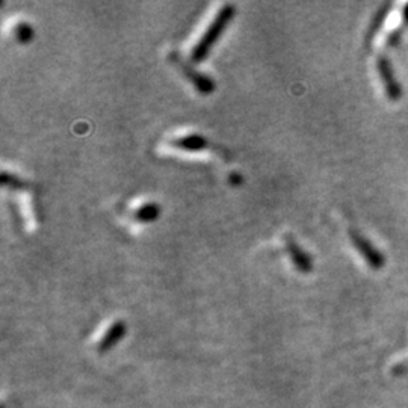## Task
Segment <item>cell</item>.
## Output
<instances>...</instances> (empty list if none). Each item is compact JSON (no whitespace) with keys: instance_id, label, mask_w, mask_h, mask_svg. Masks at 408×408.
<instances>
[{"instance_id":"cell-9","label":"cell","mask_w":408,"mask_h":408,"mask_svg":"<svg viewBox=\"0 0 408 408\" xmlns=\"http://www.w3.org/2000/svg\"><path fill=\"white\" fill-rule=\"evenodd\" d=\"M14 32H16V38L23 44L29 43L33 38V29L26 21H20L18 25L16 26Z\"/></svg>"},{"instance_id":"cell-3","label":"cell","mask_w":408,"mask_h":408,"mask_svg":"<svg viewBox=\"0 0 408 408\" xmlns=\"http://www.w3.org/2000/svg\"><path fill=\"white\" fill-rule=\"evenodd\" d=\"M378 72H380V77L382 80V85L384 89H386V94L392 101H398L402 97V88L399 85V82L396 80L395 72H393V67L392 62L389 61V57L386 56H378Z\"/></svg>"},{"instance_id":"cell-6","label":"cell","mask_w":408,"mask_h":408,"mask_svg":"<svg viewBox=\"0 0 408 408\" xmlns=\"http://www.w3.org/2000/svg\"><path fill=\"white\" fill-rule=\"evenodd\" d=\"M126 333V324L124 321H115L111 326H109V330L104 333L103 336V339L99 345V349H100V353H104L106 349L112 348L116 342H118L121 337L124 336Z\"/></svg>"},{"instance_id":"cell-5","label":"cell","mask_w":408,"mask_h":408,"mask_svg":"<svg viewBox=\"0 0 408 408\" xmlns=\"http://www.w3.org/2000/svg\"><path fill=\"white\" fill-rule=\"evenodd\" d=\"M180 67L183 68L186 77L192 82L194 87L200 91L202 94H211V92L215 89V82L212 80V77L197 72V70H192L191 67L184 65V64H180Z\"/></svg>"},{"instance_id":"cell-1","label":"cell","mask_w":408,"mask_h":408,"mask_svg":"<svg viewBox=\"0 0 408 408\" xmlns=\"http://www.w3.org/2000/svg\"><path fill=\"white\" fill-rule=\"evenodd\" d=\"M235 13H236V8L231 4H227L219 8L216 16L211 21V25H209L206 32L202 35V38L198 40V43L194 45V49L191 52V60L194 62H202L209 55V52H211L215 43L219 40L221 35H223V32L226 31L231 18L235 17Z\"/></svg>"},{"instance_id":"cell-4","label":"cell","mask_w":408,"mask_h":408,"mask_svg":"<svg viewBox=\"0 0 408 408\" xmlns=\"http://www.w3.org/2000/svg\"><path fill=\"white\" fill-rule=\"evenodd\" d=\"M286 248L289 251L290 259H292L295 268L299 272L307 274L313 270V262L310 259V255L299 247L294 238L286 236Z\"/></svg>"},{"instance_id":"cell-11","label":"cell","mask_w":408,"mask_h":408,"mask_svg":"<svg viewBox=\"0 0 408 408\" xmlns=\"http://www.w3.org/2000/svg\"><path fill=\"white\" fill-rule=\"evenodd\" d=\"M404 18H405V21L408 23V5H407V8H405V11H404Z\"/></svg>"},{"instance_id":"cell-7","label":"cell","mask_w":408,"mask_h":408,"mask_svg":"<svg viewBox=\"0 0 408 408\" xmlns=\"http://www.w3.org/2000/svg\"><path fill=\"white\" fill-rule=\"evenodd\" d=\"M171 145L184 150V151H200L207 145V141H206V138L202 136L200 133H191V135L174 139Z\"/></svg>"},{"instance_id":"cell-8","label":"cell","mask_w":408,"mask_h":408,"mask_svg":"<svg viewBox=\"0 0 408 408\" xmlns=\"http://www.w3.org/2000/svg\"><path fill=\"white\" fill-rule=\"evenodd\" d=\"M159 214H160L159 204L150 202L136 209L135 219L139 221V223H153L155 219H158Z\"/></svg>"},{"instance_id":"cell-2","label":"cell","mask_w":408,"mask_h":408,"mask_svg":"<svg viewBox=\"0 0 408 408\" xmlns=\"http://www.w3.org/2000/svg\"><path fill=\"white\" fill-rule=\"evenodd\" d=\"M349 236H351L354 247L358 250L361 258L368 262V265L372 268V270H375V271L382 270V266L386 265V259H384L381 251L377 247H374V245L369 242V239H366L363 235H360V233L355 230L349 231Z\"/></svg>"},{"instance_id":"cell-10","label":"cell","mask_w":408,"mask_h":408,"mask_svg":"<svg viewBox=\"0 0 408 408\" xmlns=\"http://www.w3.org/2000/svg\"><path fill=\"white\" fill-rule=\"evenodd\" d=\"M2 183L5 186H9V188H13V189H20L25 186V183H23L17 176H14V174H9L8 171H4L2 172Z\"/></svg>"}]
</instances>
